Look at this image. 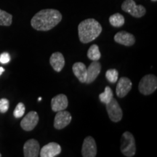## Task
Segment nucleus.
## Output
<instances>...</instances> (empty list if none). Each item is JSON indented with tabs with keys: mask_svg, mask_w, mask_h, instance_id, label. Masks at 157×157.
<instances>
[{
	"mask_svg": "<svg viewBox=\"0 0 157 157\" xmlns=\"http://www.w3.org/2000/svg\"><path fill=\"white\" fill-rule=\"evenodd\" d=\"M62 20V15L55 9H44L34 15L31 25L37 31H50L56 26Z\"/></svg>",
	"mask_w": 157,
	"mask_h": 157,
	"instance_id": "nucleus-1",
	"label": "nucleus"
},
{
	"mask_svg": "<svg viewBox=\"0 0 157 157\" xmlns=\"http://www.w3.org/2000/svg\"><path fill=\"white\" fill-rule=\"evenodd\" d=\"M102 30L101 23L95 19L84 20L78 25V35L80 42L84 44L93 42L100 36Z\"/></svg>",
	"mask_w": 157,
	"mask_h": 157,
	"instance_id": "nucleus-2",
	"label": "nucleus"
},
{
	"mask_svg": "<svg viewBox=\"0 0 157 157\" xmlns=\"http://www.w3.org/2000/svg\"><path fill=\"white\" fill-rule=\"evenodd\" d=\"M121 152L124 156L127 157L134 156L136 153V145L135 137L129 132L123 133L121 138Z\"/></svg>",
	"mask_w": 157,
	"mask_h": 157,
	"instance_id": "nucleus-3",
	"label": "nucleus"
},
{
	"mask_svg": "<svg viewBox=\"0 0 157 157\" xmlns=\"http://www.w3.org/2000/svg\"><path fill=\"white\" fill-rule=\"evenodd\" d=\"M157 88V78L153 74H148L141 78L138 85L139 91L144 95L154 93Z\"/></svg>",
	"mask_w": 157,
	"mask_h": 157,
	"instance_id": "nucleus-4",
	"label": "nucleus"
},
{
	"mask_svg": "<svg viewBox=\"0 0 157 157\" xmlns=\"http://www.w3.org/2000/svg\"><path fill=\"white\" fill-rule=\"evenodd\" d=\"M121 10L135 17H141L146 13V10L143 5H136L133 0H125L121 5Z\"/></svg>",
	"mask_w": 157,
	"mask_h": 157,
	"instance_id": "nucleus-5",
	"label": "nucleus"
},
{
	"mask_svg": "<svg viewBox=\"0 0 157 157\" xmlns=\"http://www.w3.org/2000/svg\"><path fill=\"white\" fill-rule=\"evenodd\" d=\"M105 105H106V111L110 119L113 122L120 121L122 119L123 112L117 100L113 98V99Z\"/></svg>",
	"mask_w": 157,
	"mask_h": 157,
	"instance_id": "nucleus-6",
	"label": "nucleus"
},
{
	"mask_svg": "<svg viewBox=\"0 0 157 157\" xmlns=\"http://www.w3.org/2000/svg\"><path fill=\"white\" fill-rule=\"evenodd\" d=\"M83 157H95L97 155V146L95 139L91 136H87L84 140L82 148Z\"/></svg>",
	"mask_w": 157,
	"mask_h": 157,
	"instance_id": "nucleus-7",
	"label": "nucleus"
},
{
	"mask_svg": "<svg viewBox=\"0 0 157 157\" xmlns=\"http://www.w3.org/2000/svg\"><path fill=\"white\" fill-rule=\"evenodd\" d=\"M71 119V114L68 111H65V110L58 111L55 117L54 127L57 129H63L69 124Z\"/></svg>",
	"mask_w": 157,
	"mask_h": 157,
	"instance_id": "nucleus-8",
	"label": "nucleus"
},
{
	"mask_svg": "<svg viewBox=\"0 0 157 157\" xmlns=\"http://www.w3.org/2000/svg\"><path fill=\"white\" fill-rule=\"evenodd\" d=\"M39 122V115L36 111H30L21 121V127L25 131H31Z\"/></svg>",
	"mask_w": 157,
	"mask_h": 157,
	"instance_id": "nucleus-9",
	"label": "nucleus"
},
{
	"mask_svg": "<svg viewBox=\"0 0 157 157\" xmlns=\"http://www.w3.org/2000/svg\"><path fill=\"white\" fill-rule=\"evenodd\" d=\"M61 147L57 143H49L40 149L39 156L41 157H55L61 153Z\"/></svg>",
	"mask_w": 157,
	"mask_h": 157,
	"instance_id": "nucleus-10",
	"label": "nucleus"
},
{
	"mask_svg": "<svg viewBox=\"0 0 157 157\" xmlns=\"http://www.w3.org/2000/svg\"><path fill=\"white\" fill-rule=\"evenodd\" d=\"M40 146L37 140L30 139L25 143L23 146V153L25 157H37L39 156Z\"/></svg>",
	"mask_w": 157,
	"mask_h": 157,
	"instance_id": "nucleus-11",
	"label": "nucleus"
},
{
	"mask_svg": "<svg viewBox=\"0 0 157 157\" xmlns=\"http://www.w3.org/2000/svg\"><path fill=\"white\" fill-rule=\"evenodd\" d=\"M132 83L127 77H121L117 85L116 93L119 98L125 97L132 89Z\"/></svg>",
	"mask_w": 157,
	"mask_h": 157,
	"instance_id": "nucleus-12",
	"label": "nucleus"
},
{
	"mask_svg": "<svg viewBox=\"0 0 157 157\" xmlns=\"http://www.w3.org/2000/svg\"><path fill=\"white\" fill-rule=\"evenodd\" d=\"M101 64L98 60H93L87 68V79L86 84H90L93 82L101 71Z\"/></svg>",
	"mask_w": 157,
	"mask_h": 157,
	"instance_id": "nucleus-13",
	"label": "nucleus"
},
{
	"mask_svg": "<svg viewBox=\"0 0 157 157\" xmlns=\"http://www.w3.org/2000/svg\"><path fill=\"white\" fill-rule=\"evenodd\" d=\"M68 101L67 96L64 94H59V95L55 96L51 101V107L54 112L63 111L68 107Z\"/></svg>",
	"mask_w": 157,
	"mask_h": 157,
	"instance_id": "nucleus-14",
	"label": "nucleus"
},
{
	"mask_svg": "<svg viewBox=\"0 0 157 157\" xmlns=\"http://www.w3.org/2000/svg\"><path fill=\"white\" fill-rule=\"evenodd\" d=\"M114 41L118 44L124 45V46H132L135 43V37L130 33L121 31L116 34Z\"/></svg>",
	"mask_w": 157,
	"mask_h": 157,
	"instance_id": "nucleus-15",
	"label": "nucleus"
},
{
	"mask_svg": "<svg viewBox=\"0 0 157 157\" xmlns=\"http://www.w3.org/2000/svg\"><path fill=\"white\" fill-rule=\"evenodd\" d=\"M50 63L56 72H60L65 66V58L62 53L54 52L50 58Z\"/></svg>",
	"mask_w": 157,
	"mask_h": 157,
	"instance_id": "nucleus-16",
	"label": "nucleus"
},
{
	"mask_svg": "<svg viewBox=\"0 0 157 157\" xmlns=\"http://www.w3.org/2000/svg\"><path fill=\"white\" fill-rule=\"evenodd\" d=\"M72 70L78 81L81 83H85L86 79H87V67L84 63L82 62L75 63L73 65Z\"/></svg>",
	"mask_w": 157,
	"mask_h": 157,
	"instance_id": "nucleus-17",
	"label": "nucleus"
},
{
	"mask_svg": "<svg viewBox=\"0 0 157 157\" xmlns=\"http://www.w3.org/2000/svg\"><path fill=\"white\" fill-rule=\"evenodd\" d=\"M109 23L113 27H117V28L121 27L125 23L124 17L120 13H115L110 16Z\"/></svg>",
	"mask_w": 157,
	"mask_h": 157,
	"instance_id": "nucleus-18",
	"label": "nucleus"
},
{
	"mask_svg": "<svg viewBox=\"0 0 157 157\" xmlns=\"http://www.w3.org/2000/svg\"><path fill=\"white\" fill-rule=\"evenodd\" d=\"M87 57L93 61V60H99L101 59V53L97 44H93L92 46H90L87 52Z\"/></svg>",
	"mask_w": 157,
	"mask_h": 157,
	"instance_id": "nucleus-19",
	"label": "nucleus"
},
{
	"mask_svg": "<svg viewBox=\"0 0 157 157\" xmlns=\"http://www.w3.org/2000/svg\"><path fill=\"white\" fill-rule=\"evenodd\" d=\"M113 95L112 90H111V87H109V86L105 87L103 93H102L99 95L100 101H101L103 103L105 104L109 103V102L113 99Z\"/></svg>",
	"mask_w": 157,
	"mask_h": 157,
	"instance_id": "nucleus-20",
	"label": "nucleus"
},
{
	"mask_svg": "<svg viewBox=\"0 0 157 157\" xmlns=\"http://www.w3.org/2000/svg\"><path fill=\"white\" fill-rule=\"evenodd\" d=\"M13 22V15L0 9V25L9 26Z\"/></svg>",
	"mask_w": 157,
	"mask_h": 157,
	"instance_id": "nucleus-21",
	"label": "nucleus"
},
{
	"mask_svg": "<svg viewBox=\"0 0 157 157\" xmlns=\"http://www.w3.org/2000/svg\"><path fill=\"white\" fill-rule=\"evenodd\" d=\"M105 77L109 82L114 84L117 82L118 78H119V72L114 68L109 69L105 73Z\"/></svg>",
	"mask_w": 157,
	"mask_h": 157,
	"instance_id": "nucleus-22",
	"label": "nucleus"
},
{
	"mask_svg": "<svg viewBox=\"0 0 157 157\" xmlns=\"http://www.w3.org/2000/svg\"><path fill=\"white\" fill-rule=\"evenodd\" d=\"M25 105L23 103H17V105L15 107V109L13 111V115L16 119H19V118L22 117L25 113Z\"/></svg>",
	"mask_w": 157,
	"mask_h": 157,
	"instance_id": "nucleus-23",
	"label": "nucleus"
},
{
	"mask_svg": "<svg viewBox=\"0 0 157 157\" xmlns=\"http://www.w3.org/2000/svg\"><path fill=\"white\" fill-rule=\"evenodd\" d=\"M9 101L6 98H2L0 99V113H5L8 111L9 109Z\"/></svg>",
	"mask_w": 157,
	"mask_h": 157,
	"instance_id": "nucleus-24",
	"label": "nucleus"
},
{
	"mask_svg": "<svg viewBox=\"0 0 157 157\" xmlns=\"http://www.w3.org/2000/svg\"><path fill=\"white\" fill-rule=\"evenodd\" d=\"M10 61V56L8 52H3L0 55V63L2 64L8 63Z\"/></svg>",
	"mask_w": 157,
	"mask_h": 157,
	"instance_id": "nucleus-25",
	"label": "nucleus"
},
{
	"mask_svg": "<svg viewBox=\"0 0 157 157\" xmlns=\"http://www.w3.org/2000/svg\"><path fill=\"white\" fill-rule=\"evenodd\" d=\"M4 71H5V68H4L3 67H1V66H0V76H1V75H2V73H3Z\"/></svg>",
	"mask_w": 157,
	"mask_h": 157,
	"instance_id": "nucleus-26",
	"label": "nucleus"
},
{
	"mask_svg": "<svg viewBox=\"0 0 157 157\" xmlns=\"http://www.w3.org/2000/svg\"><path fill=\"white\" fill-rule=\"evenodd\" d=\"M39 101H41V100H42V98H39Z\"/></svg>",
	"mask_w": 157,
	"mask_h": 157,
	"instance_id": "nucleus-27",
	"label": "nucleus"
},
{
	"mask_svg": "<svg viewBox=\"0 0 157 157\" xmlns=\"http://www.w3.org/2000/svg\"><path fill=\"white\" fill-rule=\"evenodd\" d=\"M151 1H152V2H156L157 0H151Z\"/></svg>",
	"mask_w": 157,
	"mask_h": 157,
	"instance_id": "nucleus-28",
	"label": "nucleus"
},
{
	"mask_svg": "<svg viewBox=\"0 0 157 157\" xmlns=\"http://www.w3.org/2000/svg\"><path fill=\"white\" fill-rule=\"evenodd\" d=\"M2 156V154H0V157H1Z\"/></svg>",
	"mask_w": 157,
	"mask_h": 157,
	"instance_id": "nucleus-29",
	"label": "nucleus"
}]
</instances>
